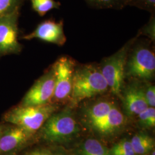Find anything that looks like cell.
<instances>
[{"label": "cell", "mask_w": 155, "mask_h": 155, "mask_svg": "<svg viewBox=\"0 0 155 155\" xmlns=\"http://www.w3.org/2000/svg\"><path fill=\"white\" fill-rule=\"evenodd\" d=\"M109 89L100 66L84 64L75 67L73 75L71 98L72 105L103 94Z\"/></svg>", "instance_id": "obj_1"}, {"label": "cell", "mask_w": 155, "mask_h": 155, "mask_svg": "<svg viewBox=\"0 0 155 155\" xmlns=\"http://www.w3.org/2000/svg\"><path fill=\"white\" fill-rule=\"evenodd\" d=\"M59 106L51 103L39 106H14L4 113L3 122L21 127L28 133L36 135L45 122L58 109Z\"/></svg>", "instance_id": "obj_2"}, {"label": "cell", "mask_w": 155, "mask_h": 155, "mask_svg": "<svg viewBox=\"0 0 155 155\" xmlns=\"http://www.w3.org/2000/svg\"><path fill=\"white\" fill-rule=\"evenodd\" d=\"M77 122L70 109L55 112L38 132L39 139L50 144H62L70 141L79 133Z\"/></svg>", "instance_id": "obj_3"}, {"label": "cell", "mask_w": 155, "mask_h": 155, "mask_svg": "<svg viewBox=\"0 0 155 155\" xmlns=\"http://www.w3.org/2000/svg\"><path fill=\"white\" fill-rule=\"evenodd\" d=\"M133 40L129 41L113 55L105 58L100 65L101 72L108 84L109 89L117 96L121 97L127 54Z\"/></svg>", "instance_id": "obj_4"}, {"label": "cell", "mask_w": 155, "mask_h": 155, "mask_svg": "<svg viewBox=\"0 0 155 155\" xmlns=\"http://www.w3.org/2000/svg\"><path fill=\"white\" fill-rule=\"evenodd\" d=\"M129 52L125 65V77L141 80L153 79L155 74L153 51L147 45H139L134 48L130 54Z\"/></svg>", "instance_id": "obj_5"}, {"label": "cell", "mask_w": 155, "mask_h": 155, "mask_svg": "<svg viewBox=\"0 0 155 155\" xmlns=\"http://www.w3.org/2000/svg\"><path fill=\"white\" fill-rule=\"evenodd\" d=\"M55 86V69L53 64L38 79L23 97L20 105H44L52 103Z\"/></svg>", "instance_id": "obj_6"}, {"label": "cell", "mask_w": 155, "mask_h": 155, "mask_svg": "<svg viewBox=\"0 0 155 155\" xmlns=\"http://www.w3.org/2000/svg\"><path fill=\"white\" fill-rule=\"evenodd\" d=\"M55 69V86L52 103L70 99L75 62L71 58L61 56L54 64Z\"/></svg>", "instance_id": "obj_7"}, {"label": "cell", "mask_w": 155, "mask_h": 155, "mask_svg": "<svg viewBox=\"0 0 155 155\" xmlns=\"http://www.w3.org/2000/svg\"><path fill=\"white\" fill-rule=\"evenodd\" d=\"M19 10L0 17V58L21 52L18 42V18Z\"/></svg>", "instance_id": "obj_8"}, {"label": "cell", "mask_w": 155, "mask_h": 155, "mask_svg": "<svg viewBox=\"0 0 155 155\" xmlns=\"http://www.w3.org/2000/svg\"><path fill=\"white\" fill-rule=\"evenodd\" d=\"M35 136L21 127L11 124L0 137V155L17 154L27 147Z\"/></svg>", "instance_id": "obj_9"}, {"label": "cell", "mask_w": 155, "mask_h": 155, "mask_svg": "<svg viewBox=\"0 0 155 155\" xmlns=\"http://www.w3.org/2000/svg\"><path fill=\"white\" fill-rule=\"evenodd\" d=\"M22 38L28 40L38 39L59 46L63 45L66 42L63 21L56 22L51 20L41 22L32 32Z\"/></svg>", "instance_id": "obj_10"}, {"label": "cell", "mask_w": 155, "mask_h": 155, "mask_svg": "<svg viewBox=\"0 0 155 155\" xmlns=\"http://www.w3.org/2000/svg\"><path fill=\"white\" fill-rule=\"evenodd\" d=\"M121 97L124 109L129 116H137L149 107L145 100L144 90L138 84H129Z\"/></svg>", "instance_id": "obj_11"}, {"label": "cell", "mask_w": 155, "mask_h": 155, "mask_svg": "<svg viewBox=\"0 0 155 155\" xmlns=\"http://www.w3.org/2000/svg\"><path fill=\"white\" fill-rule=\"evenodd\" d=\"M125 118L119 107L115 104L109 113L92 128L102 135H111L119 130L124 125Z\"/></svg>", "instance_id": "obj_12"}, {"label": "cell", "mask_w": 155, "mask_h": 155, "mask_svg": "<svg viewBox=\"0 0 155 155\" xmlns=\"http://www.w3.org/2000/svg\"><path fill=\"white\" fill-rule=\"evenodd\" d=\"M115 104L111 101L102 100L87 107L84 111V115L91 127L105 118Z\"/></svg>", "instance_id": "obj_13"}, {"label": "cell", "mask_w": 155, "mask_h": 155, "mask_svg": "<svg viewBox=\"0 0 155 155\" xmlns=\"http://www.w3.org/2000/svg\"><path fill=\"white\" fill-rule=\"evenodd\" d=\"M130 141L136 155L148 154L154 150V139L144 133L134 135Z\"/></svg>", "instance_id": "obj_14"}, {"label": "cell", "mask_w": 155, "mask_h": 155, "mask_svg": "<svg viewBox=\"0 0 155 155\" xmlns=\"http://www.w3.org/2000/svg\"><path fill=\"white\" fill-rule=\"evenodd\" d=\"M79 155H111L110 150L96 139L86 140L78 151Z\"/></svg>", "instance_id": "obj_15"}, {"label": "cell", "mask_w": 155, "mask_h": 155, "mask_svg": "<svg viewBox=\"0 0 155 155\" xmlns=\"http://www.w3.org/2000/svg\"><path fill=\"white\" fill-rule=\"evenodd\" d=\"M33 10L40 16L45 15L54 9H58L61 3L54 0H31Z\"/></svg>", "instance_id": "obj_16"}, {"label": "cell", "mask_w": 155, "mask_h": 155, "mask_svg": "<svg viewBox=\"0 0 155 155\" xmlns=\"http://www.w3.org/2000/svg\"><path fill=\"white\" fill-rule=\"evenodd\" d=\"M111 155H136L130 141L124 139L114 144L110 149Z\"/></svg>", "instance_id": "obj_17"}, {"label": "cell", "mask_w": 155, "mask_h": 155, "mask_svg": "<svg viewBox=\"0 0 155 155\" xmlns=\"http://www.w3.org/2000/svg\"><path fill=\"white\" fill-rule=\"evenodd\" d=\"M87 4L95 9H121L118 0H84Z\"/></svg>", "instance_id": "obj_18"}, {"label": "cell", "mask_w": 155, "mask_h": 155, "mask_svg": "<svg viewBox=\"0 0 155 155\" xmlns=\"http://www.w3.org/2000/svg\"><path fill=\"white\" fill-rule=\"evenodd\" d=\"M24 0H0V17L19 10Z\"/></svg>", "instance_id": "obj_19"}, {"label": "cell", "mask_w": 155, "mask_h": 155, "mask_svg": "<svg viewBox=\"0 0 155 155\" xmlns=\"http://www.w3.org/2000/svg\"><path fill=\"white\" fill-rule=\"evenodd\" d=\"M139 122L145 127H153L155 126V109L153 107H148L137 116Z\"/></svg>", "instance_id": "obj_20"}, {"label": "cell", "mask_w": 155, "mask_h": 155, "mask_svg": "<svg viewBox=\"0 0 155 155\" xmlns=\"http://www.w3.org/2000/svg\"><path fill=\"white\" fill-rule=\"evenodd\" d=\"M132 6L153 13L155 12V0H136Z\"/></svg>", "instance_id": "obj_21"}, {"label": "cell", "mask_w": 155, "mask_h": 155, "mask_svg": "<svg viewBox=\"0 0 155 155\" xmlns=\"http://www.w3.org/2000/svg\"><path fill=\"white\" fill-rule=\"evenodd\" d=\"M145 97L149 107H155V87L153 85H150L144 90Z\"/></svg>", "instance_id": "obj_22"}, {"label": "cell", "mask_w": 155, "mask_h": 155, "mask_svg": "<svg viewBox=\"0 0 155 155\" xmlns=\"http://www.w3.org/2000/svg\"><path fill=\"white\" fill-rule=\"evenodd\" d=\"M26 155H52V153L46 148H38L27 153Z\"/></svg>", "instance_id": "obj_23"}, {"label": "cell", "mask_w": 155, "mask_h": 155, "mask_svg": "<svg viewBox=\"0 0 155 155\" xmlns=\"http://www.w3.org/2000/svg\"><path fill=\"white\" fill-rule=\"evenodd\" d=\"M10 125L11 124L4 122H0V137L5 132L7 129L9 127Z\"/></svg>", "instance_id": "obj_24"}, {"label": "cell", "mask_w": 155, "mask_h": 155, "mask_svg": "<svg viewBox=\"0 0 155 155\" xmlns=\"http://www.w3.org/2000/svg\"><path fill=\"white\" fill-rule=\"evenodd\" d=\"M136 0H118L122 8L125 6L130 5L132 6L133 3L136 1Z\"/></svg>", "instance_id": "obj_25"}, {"label": "cell", "mask_w": 155, "mask_h": 155, "mask_svg": "<svg viewBox=\"0 0 155 155\" xmlns=\"http://www.w3.org/2000/svg\"><path fill=\"white\" fill-rule=\"evenodd\" d=\"M151 153H150V155H155V150H153L151 152Z\"/></svg>", "instance_id": "obj_26"}, {"label": "cell", "mask_w": 155, "mask_h": 155, "mask_svg": "<svg viewBox=\"0 0 155 155\" xmlns=\"http://www.w3.org/2000/svg\"><path fill=\"white\" fill-rule=\"evenodd\" d=\"M52 155H63L61 153H52Z\"/></svg>", "instance_id": "obj_27"}, {"label": "cell", "mask_w": 155, "mask_h": 155, "mask_svg": "<svg viewBox=\"0 0 155 155\" xmlns=\"http://www.w3.org/2000/svg\"><path fill=\"white\" fill-rule=\"evenodd\" d=\"M19 155L18 153L17 154H13V155ZM26 155V153L25 154H24V155Z\"/></svg>", "instance_id": "obj_28"}, {"label": "cell", "mask_w": 155, "mask_h": 155, "mask_svg": "<svg viewBox=\"0 0 155 155\" xmlns=\"http://www.w3.org/2000/svg\"><path fill=\"white\" fill-rule=\"evenodd\" d=\"M148 155V154H145V155Z\"/></svg>", "instance_id": "obj_29"}]
</instances>
